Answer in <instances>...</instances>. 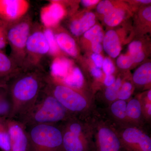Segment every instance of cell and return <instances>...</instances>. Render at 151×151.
<instances>
[{"label":"cell","instance_id":"44dd1931","mask_svg":"<svg viewBox=\"0 0 151 151\" xmlns=\"http://www.w3.org/2000/svg\"><path fill=\"white\" fill-rule=\"evenodd\" d=\"M83 81L84 77L82 72L78 68L76 67L69 71L62 82L68 86L78 89L83 85Z\"/></svg>","mask_w":151,"mask_h":151},{"label":"cell","instance_id":"8fae6325","mask_svg":"<svg viewBox=\"0 0 151 151\" xmlns=\"http://www.w3.org/2000/svg\"><path fill=\"white\" fill-rule=\"evenodd\" d=\"M10 138L11 151H29L27 128L16 119L6 118Z\"/></svg>","mask_w":151,"mask_h":151},{"label":"cell","instance_id":"484cf974","mask_svg":"<svg viewBox=\"0 0 151 151\" xmlns=\"http://www.w3.org/2000/svg\"><path fill=\"white\" fill-rule=\"evenodd\" d=\"M43 30L48 44V54L52 56H57L60 53V49L57 43L53 30L52 29L45 27L44 28Z\"/></svg>","mask_w":151,"mask_h":151},{"label":"cell","instance_id":"1f68e13d","mask_svg":"<svg viewBox=\"0 0 151 151\" xmlns=\"http://www.w3.org/2000/svg\"><path fill=\"white\" fill-rule=\"evenodd\" d=\"M102 66L103 71L106 75H112L115 72V66L111 60L108 58L104 60Z\"/></svg>","mask_w":151,"mask_h":151},{"label":"cell","instance_id":"ab89813d","mask_svg":"<svg viewBox=\"0 0 151 151\" xmlns=\"http://www.w3.org/2000/svg\"><path fill=\"white\" fill-rule=\"evenodd\" d=\"M138 1L144 3V4H149V3H151V1H149V0H140V1Z\"/></svg>","mask_w":151,"mask_h":151},{"label":"cell","instance_id":"d590c367","mask_svg":"<svg viewBox=\"0 0 151 151\" xmlns=\"http://www.w3.org/2000/svg\"><path fill=\"white\" fill-rule=\"evenodd\" d=\"M115 80H116V78L113 75H106L105 80H104V84L105 86H111L114 83Z\"/></svg>","mask_w":151,"mask_h":151},{"label":"cell","instance_id":"d6a6232c","mask_svg":"<svg viewBox=\"0 0 151 151\" xmlns=\"http://www.w3.org/2000/svg\"><path fill=\"white\" fill-rule=\"evenodd\" d=\"M7 24L0 27V50L4 48L8 43L6 36V27Z\"/></svg>","mask_w":151,"mask_h":151},{"label":"cell","instance_id":"2e32d148","mask_svg":"<svg viewBox=\"0 0 151 151\" xmlns=\"http://www.w3.org/2000/svg\"><path fill=\"white\" fill-rule=\"evenodd\" d=\"M96 17L93 13L88 12L81 18L74 19L70 25V32L73 35L79 36L90 29L96 22Z\"/></svg>","mask_w":151,"mask_h":151},{"label":"cell","instance_id":"f546056e","mask_svg":"<svg viewBox=\"0 0 151 151\" xmlns=\"http://www.w3.org/2000/svg\"><path fill=\"white\" fill-rule=\"evenodd\" d=\"M133 63L129 55H122L117 60V64L118 67L122 69H128L131 67Z\"/></svg>","mask_w":151,"mask_h":151},{"label":"cell","instance_id":"7c38bea8","mask_svg":"<svg viewBox=\"0 0 151 151\" xmlns=\"http://www.w3.org/2000/svg\"><path fill=\"white\" fill-rule=\"evenodd\" d=\"M65 13V9L62 5L55 1H51L41 10V21L44 27L52 29L56 27Z\"/></svg>","mask_w":151,"mask_h":151},{"label":"cell","instance_id":"cb8c5ba5","mask_svg":"<svg viewBox=\"0 0 151 151\" xmlns=\"http://www.w3.org/2000/svg\"><path fill=\"white\" fill-rule=\"evenodd\" d=\"M125 12L122 9L114 7L109 13L104 16V22L110 27L118 25L124 19Z\"/></svg>","mask_w":151,"mask_h":151},{"label":"cell","instance_id":"83f0119b","mask_svg":"<svg viewBox=\"0 0 151 151\" xmlns=\"http://www.w3.org/2000/svg\"><path fill=\"white\" fill-rule=\"evenodd\" d=\"M151 90L150 89L147 94L146 97L142 98L140 97L142 107L143 114L146 122H150L151 121Z\"/></svg>","mask_w":151,"mask_h":151},{"label":"cell","instance_id":"f35d334b","mask_svg":"<svg viewBox=\"0 0 151 151\" xmlns=\"http://www.w3.org/2000/svg\"><path fill=\"white\" fill-rule=\"evenodd\" d=\"M99 2V1L97 0H83L81 1V4L84 6L88 7L94 5Z\"/></svg>","mask_w":151,"mask_h":151},{"label":"cell","instance_id":"52a82bcc","mask_svg":"<svg viewBox=\"0 0 151 151\" xmlns=\"http://www.w3.org/2000/svg\"><path fill=\"white\" fill-rule=\"evenodd\" d=\"M33 26L31 18L27 14L17 21L7 25V39L11 49L9 57L22 70L25 58L27 43Z\"/></svg>","mask_w":151,"mask_h":151},{"label":"cell","instance_id":"8992f818","mask_svg":"<svg viewBox=\"0 0 151 151\" xmlns=\"http://www.w3.org/2000/svg\"><path fill=\"white\" fill-rule=\"evenodd\" d=\"M29 151H64L60 124H40L27 128Z\"/></svg>","mask_w":151,"mask_h":151},{"label":"cell","instance_id":"4316f807","mask_svg":"<svg viewBox=\"0 0 151 151\" xmlns=\"http://www.w3.org/2000/svg\"><path fill=\"white\" fill-rule=\"evenodd\" d=\"M84 37L86 39L90 40L91 42L101 43L103 41L104 35L100 26L95 25L84 33Z\"/></svg>","mask_w":151,"mask_h":151},{"label":"cell","instance_id":"9a60e30c","mask_svg":"<svg viewBox=\"0 0 151 151\" xmlns=\"http://www.w3.org/2000/svg\"><path fill=\"white\" fill-rule=\"evenodd\" d=\"M22 70L9 56L0 50V86H4Z\"/></svg>","mask_w":151,"mask_h":151},{"label":"cell","instance_id":"603a6c76","mask_svg":"<svg viewBox=\"0 0 151 151\" xmlns=\"http://www.w3.org/2000/svg\"><path fill=\"white\" fill-rule=\"evenodd\" d=\"M0 149L3 151H11L10 138L6 118L0 117Z\"/></svg>","mask_w":151,"mask_h":151},{"label":"cell","instance_id":"ba28073f","mask_svg":"<svg viewBox=\"0 0 151 151\" xmlns=\"http://www.w3.org/2000/svg\"><path fill=\"white\" fill-rule=\"evenodd\" d=\"M49 46L43 29L33 26L27 43L26 57L22 70L41 69L42 60L48 54Z\"/></svg>","mask_w":151,"mask_h":151},{"label":"cell","instance_id":"f1b7e54d","mask_svg":"<svg viewBox=\"0 0 151 151\" xmlns=\"http://www.w3.org/2000/svg\"><path fill=\"white\" fill-rule=\"evenodd\" d=\"M133 85L131 82L126 81L122 83L118 94V100L128 101L131 98L133 92Z\"/></svg>","mask_w":151,"mask_h":151},{"label":"cell","instance_id":"5b68a950","mask_svg":"<svg viewBox=\"0 0 151 151\" xmlns=\"http://www.w3.org/2000/svg\"><path fill=\"white\" fill-rule=\"evenodd\" d=\"M64 151L94 150L92 133L86 120L73 117L60 124Z\"/></svg>","mask_w":151,"mask_h":151},{"label":"cell","instance_id":"6da1fadb","mask_svg":"<svg viewBox=\"0 0 151 151\" xmlns=\"http://www.w3.org/2000/svg\"><path fill=\"white\" fill-rule=\"evenodd\" d=\"M47 75L41 69L22 70L8 82L11 102L9 119L18 120L34 105L46 85Z\"/></svg>","mask_w":151,"mask_h":151},{"label":"cell","instance_id":"d4e9b609","mask_svg":"<svg viewBox=\"0 0 151 151\" xmlns=\"http://www.w3.org/2000/svg\"><path fill=\"white\" fill-rule=\"evenodd\" d=\"M129 56L133 63H139L144 60L145 54L142 50V45L139 41H134L130 44L129 46Z\"/></svg>","mask_w":151,"mask_h":151},{"label":"cell","instance_id":"e575fe53","mask_svg":"<svg viewBox=\"0 0 151 151\" xmlns=\"http://www.w3.org/2000/svg\"><path fill=\"white\" fill-rule=\"evenodd\" d=\"M92 48L94 53L100 54L103 50V46L100 42H92Z\"/></svg>","mask_w":151,"mask_h":151},{"label":"cell","instance_id":"4dcf8cb0","mask_svg":"<svg viewBox=\"0 0 151 151\" xmlns=\"http://www.w3.org/2000/svg\"><path fill=\"white\" fill-rule=\"evenodd\" d=\"M114 8L113 4L110 1L105 0L101 1L98 4L97 9L99 13L103 14L105 16Z\"/></svg>","mask_w":151,"mask_h":151},{"label":"cell","instance_id":"ac0fdd59","mask_svg":"<svg viewBox=\"0 0 151 151\" xmlns=\"http://www.w3.org/2000/svg\"><path fill=\"white\" fill-rule=\"evenodd\" d=\"M54 34L57 43L61 50L73 57L77 56L78 50L76 43L71 36L64 32Z\"/></svg>","mask_w":151,"mask_h":151},{"label":"cell","instance_id":"277c9868","mask_svg":"<svg viewBox=\"0 0 151 151\" xmlns=\"http://www.w3.org/2000/svg\"><path fill=\"white\" fill-rule=\"evenodd\" d=\"M85 120L91 129L94 150L123 151L117 127L107 116L95 109Z\"/></svg>","mask_w":151,"mask_h":151},{"label":"cell","instance_id":"60d3db41","mask_svg":"<svg viewBox=\"0 0 151 151\" xmlns=\"http://www.w3.org/2000/svg\"><path fill=\"white\" fill-rule=\"evenodd\" d=\"M6 24H7L4 21H3L0 18V27H1L5 25Z\"/></svg>","mask_w":151,"mask_h":151},{"label":"cell","instance_id":"3957f363","mask_svg":"<svg viewBox=\"0 0 151 151\" xmlns=\"http://www.w3.org/2000/svg\"><path fill=\"white\" fill-rule=\"evenodd\" d=\"M45 88L68 112L78 119L84 120L96 109L93 100L51 75H47Z\"/></svg>","mask_w":151,"mask_h":151},{"label":"cell","instance_id":"e0dca14e","mask_svg":"<svg viewBox=\"0 0 151 151\" xmlns=\"http://www.w3.org/2000/svg\"><path fill=\"white\" fill-rule=\"evenodd\" d=\"M103 47L105 52L111 57H117L121 52L122 47L119 36L113 30L108 31L103 40Z\"/></svg>","mask_w":151,"mask_h":151},{"label":"cell","instance_id":"5bb4252c","mask_svg":"<svg viewBox=\"0 0 151 151\" xmlns=\"http://www.w3.org/2000/svg\"><path fill=\"white\" fill-rule=\"evenodd\" d=\"M127 115L129 126L143 128L147 122L143 114L139 97L131 98L127 101Z\"/></svg>","mask_w":151,"mask_h":151},{"label":"cell","instance_id":"30bf717a","mask_svg":"<svg viewBox=\"0 0 151 151\" xmlns=\"http://www.w3.org/2000/svg\"><path fill=\"white\" fill-rule=\"evenodd\" d=\"M29 5L26 0H0V18L7 24L17 21L26 15Z\"/></svg>","mask_w":151,"mask_h":151},{"label":"cell","instance_id":"ffe728a7","mask_svg":"<svg viewBox=\"0 0 151 151\" xmlns=\"http://www.w3.org/2000/svg\"><path fill=\"white\" fill-rule=\"evenodd\" d=\"M71 63L69 60L57 57L51 65V75L55 78L65 77L70 71Z\"/></svg>","mask_w":151,"mask_h":151},{"label":"cell","instance_id":"7402d4cb","mask_svg":"<svg viewBox=\"0 0 151 151\" xmlns=\"http://www.w3.org/2000/svg\"><path fill=\"white\" fill-rule=\"evenodd\" d=\"M122 79L119 77L116 79L115 82L112 85L107 86L104 92V105L106 108L113 102L118 100V94L122 86Z\"/></svg>","mask_w":151,"mask_h":151},{"label":"cell","instance_id":"7a4b0ae2","mask_svg":"<svg viewBox=\"0 0 151 151\" xmlns=\"http://www.w3.org/2000/svg\"><path fill=\"white\" fill-rule=\"evenodd\" d=\"M46 89H42L34 105L18 121L26 127L40 124L58 125L73 118Z\"/></svg>","mask_w":151,"mask_h":151},{"label":"cell","instance_id":"9c48e42d","mask_svg":"<svg viewBox=\"0 0 151 151\" xmlns=\"http://www.w3.org/2000/svg\"><path fill=\"white\" fill-rule=\"evenodd\" d=\"M123 149L126 151H151V137L142 128L117 127Z\"/></svg>","mask_w":151,"mask_h":151},{"label":"cell","instance_id":"4fadbf2b","mask_svg":"<svg viewBox=\"0 0 151 151\" xmlns=\"http://www.w3.org/2000/svg\"><path fill=\"white\" fill-rule=\"evenodd\" d=\"M127 101L118 99L105 108L106 116L116 127L129 126L127 115Z\"/></svg>","mask_w":151,"mask_h":151},{"label":"cell","instance_id":"8d00e7d4","mask_svg":"<svg viewBox=\"0 0 151 151\" xmlns=\"http://www.w3.org/2000/svg\"><path fill=\"white\" fill-rule=\"evenodd\" d=\"M143 17L148 21L151 22V7L150 6L146 8L143 11L142 13Z\"/></svg>","mask_w":151,"mask_h":151},{"label":"cell","instance_id":"d6986e66","mask_svg":"<svg viewBox=\"0 0 151 151\" xmlns=\"http://www.w3.org/2000/svg\"><path fill=\"white\" fill-rule=\"evenodd\" d=\"M134 83L139 86H145L151 83V63H144L138 68L133 75Z\"/></svg>","mask_w":151,"mask_h":151},{"label":"cell","instance_id":"74e56055","mask_svg":"<svg viewBox=\"0 0 151 151\" xmlns=\"http://www.w3.org/2000/svg\"><path fill=\"white\" fill-rule=\"evenodd\" d=\"M91 73L92 76L95 78H100L103 76V72L100 68L97 67L93 68L91 70Z\"/></svg>","mask_w":151,"mask_h":151},{"label":"cell","instance_id":"836d02e7","mask_svg":"<svg viewBox=\"0 0 151 151\" xmlns=\"http://www.w3.org/2000/svg\"><path fill=\"white\" fill-rule=\"evenodd\" d=\"M91 58L94 61V64L96 65V67L98 68L102 67L104 60L101 55L94 53L92 54Z\"/></svg>","mask_w":151,"mask_h":151}]
</instances>
